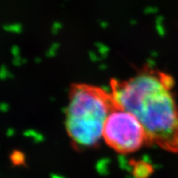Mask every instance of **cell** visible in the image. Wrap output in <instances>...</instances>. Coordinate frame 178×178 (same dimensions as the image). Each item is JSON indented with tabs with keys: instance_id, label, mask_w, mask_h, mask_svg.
<instances>
[{
	"instance_id": "obj_1",
	"label": "cell",
	"mask_w": 178,
	"mask_h": 178,
	"mask_svg": "<svg viewBox=\"0 0 178 178\" xmlns=\"http://www.w3.org/2000/svg\"><path fill=\"white\" fill-rule=\"evenodd\" d=\"M174 88L172 75L149 66L125 80H111V93L140 121L148 145L170 152H178V101Z\"/></svg>"
},
{
	"instance_id": "obj_3",
	"label": "cell",
	"mask_w": 178,
	"mask_h": 178,
	"mask_svg": "<svg viewBox=\"0 0 178 178\" xmlns=\"http://www.w3.org/2000/svg\"><path fill=\"white\" fill-rule=\"evenodd\" d=\"M102 140L115 152L121 154L132 153L148 145L147 134L140 121L119 103L106 118Z\"/></svg>"
},
{
	"instance_id": "obj_2",
	"label": "cell",
	"mask_w": 178,
	"mask_h": 178,
	"mask_svg": "<svg viewBox=\"0 0 178 178\" xmlns=\"http://www.w3.org/2000/svg\"><path fill=\"white\" fill-rule=\"evenodd\" d=\"M118 104L113 94L87 83H73L69 92L65 128L77 150L97 147L102 140L105 122Z\"/></svg>"
}]
</instances>
